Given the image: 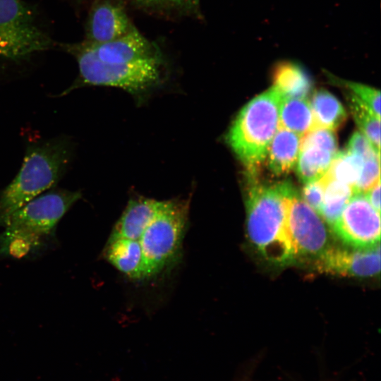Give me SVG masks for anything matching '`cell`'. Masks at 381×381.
Wrapping results in <instances>:
<instances>
[{"mask_svg": "<svg viewBox=\"0 0 381 381\" xmlns=\"http://www.w3.org/2000/svg\"><path fill=\"white\" fill-rule=\"evenodd\" d=\"M294 190L286 181L255 182L247 194L248 238L264 259L274 265H285L296 260L285 226L287 200Z\"/></svg>", "mask_w": 381, "mask_h": 381, "instance_id": "cell-1", "label": "cell"}, {"mask_svg": "<svg viewBox=\"0 0 381 381\" xmlns=\"http://www.w3.org/2000/svg\"><path fill=\"white\" fill-rule=\"evenodd\" d=\"M71 139L60 136L27 147L14 179L0 193V226L16 210L54 186L71 164Z\"/></svg>", "mask_w": 381, "mask_h": 381, "instance_id": "cell-2", "label": "cell"}, {"mask_svg": "<svg viewBox=\"0 0 381 381\" xmlns=\"http://www.w3.org/2000/svg\"><path fill=\"white\" fill-rule=\"evenodd\" d=\"M81 198L78 191L52 190L16 210L0 234V255L22 258L39 249L58 222Z\"/></svg>", "mask_w": 381, "mask_h": 381, "instance_id": "cell-3", "label": "cell"}, {"mask_svg": "<svg viewBox=\"0 0 381 381\" xmlns=\"http://www.w3.org/2000/svg\"><path fill=\"white\" fill-rule=\"evenodd\" d=\"M56 45L35 6L0 0V69L24 64Z\"/></svg>", "mask_w": 381, "mask_h": 381, "instance_id": "cell-4", "label": "cell"}, {"mask_svg": "<svg viewBox=\"0 0 381 381\" xmlns=\"http://www.w3.org/2000/svg\"><path fill=\"white\" fill-rule=\"evenodd\" d=\"M281 99L274 86L256 96L241 109L226 135L229 145L250 173L265 159L279 126Z\"/></svg>", "mask_w": 381, "mask_h": 381, "instance_id": "cell-5", "label": "cell"}, {"mask_svg": "<svg viewBox=\"0 0 381 381\" xmlns=\"http://www.w3.org/2000/svg\"><path fill=\"white\" fill-rule=\"evenodd\" d=\"M188 210V200H164L158 212L133 240L141 250L145 279L159 273L177 258Z\"/></svg>", "mask_w": 381, "mask_h": 381, "instance_id": "cell-6", "label": "cell"}, {"mask_svg": "<svg viewBox=\"0 0 381 381\" xmlns=\"http://www.w3.org/2000/svg\"><path fill=\"white\" fill-rule=\"evenodd\" d=\"M78 66V75L63 95L85 85L121 88L138 95L158 85L164 72L162 54L124 65H107L80 54H71Z\"/></svg>", "mask_w": 381, "mask_h": 381, "instance_id": "cell-7", "label": "cell"}, {"mask_svg": "<svg viewBox=\"0 0 381 381\" xmlns=\"http://www.w3.org/2000/svg\"><path fill=\"white\" fill-rule=\"evenodd\" d=\"M286 231L296 259L319 257L329 246V234L325 224L296 189L287 200Z\"/></svg>", "mask_w": 381, "mask_h": 381, "instance_id": "cell-8", "label": "cell"}, {"mask_svg": "<svg viewBox=\"0 0 381 381\" xmlns=\"http://www.w3.org/2000/svg\"><path fill=\"white\" fill-rule=\"evenodd\" d=\"M61 47L70 54H80L107 65L128 64L162 54L135 26L125 35L107 42L90 43L83 40Z\"/></svg>", "mask_w": 381, "mask_h": 381, "instance_id": "cell-9", "label": "cell"}, {"mask_svg": "<svg viewBox=\"0 0 381 381\" xmlns=\"http://www.w3.org/2000/svg\"><path fill=\"white\" fill-rule=\"evenodd\" d=\"M331 229L346 246L370 248L380 244V212L364 193H354Z\"/></svg>", "mask_w": 381, "mask_h": 381, "instance_id": "cell-10", "label": "cell"}, {"mask_svg": "<svg viewBox=\"0 0 381 381\" xmlns=\"http://www.w3.org/2000/svg\"><path fill=\"white\" fill-rule=\"evenodd\" d=\"M316 260L318 270L331 274L375 277L380 272V245L365 249L329 246Z\"/></svg>", "mask_w": 381, "mask_h": 381, "instance_id": "cell-11", "label": "cell"}, {"mask_svg": "<svg viewBox=\"0 0 381 381\" xmlns=\"http://www.w3.org/2000/svg\"><path fill=\"white\" fill-rule=\"evenodd\" d=\"M134 27L123 6L113 0H97L90 7L84 41L104 43L119 37Z\"/></svg>", "mask_w": 381, "mask_h": 381, "instance_id": "cell-12", "label": "cell"}, {"mask_svg": "<svg viewBox=\"0 0 381 381\" xmlns=\"http://www.w3.org/2000/svg\"><path fill=\"white\" fill-rule=\"evenodd\" d=\"M102 255L106 260L128 277L145 279L142 253L136 241L109 236Z\"/></svg>", "mask_w": 381, "mask_h": 381, "instance_id": "cell-13", "label": "cell"}, {"mask_svg": "<svg viewBox=\"0 0 381 381\" xmlns=\"http://www.w3.org/2000/svg\"><path fill=\"white\" fill-rule=\"evenodd\" d=\"M301 138L299 135L278 126L265 157L273 174L283 175L293 169L298 159Z\"/></svg>", "mask_w": 381, "mask_h": 381, "instance_id": "cell-14", "label": "cell"}, {"mask_svg": "<svg viewBox=\"0 0 381 381\" xmlns=\"http://www.w3.org/2000/svg\"><path fill=\"white\" fill-rule=\"evenodd\" d=\"M272 79L273 86L283 97L305 98L312 87L306 70L293 61L277 63L274 67Z\"/></svg>", "mask_w": 381, "mask_h": 381, "instance_id": "cell-15", "label": "cell"}, {"mask_svg": "<svg viewBox=\"0 0 381 381\" xmlns=\"http://www.w3.org/2000/svg\"><path fill=\"white\" fill-rule=\"evenodd\" d=\"M279 127L292 131L301 137L316 128L310 102L306 98L282 97Z\"/></svg>", "mask_w": 381, "mask_h": 381, "instance_id": "cell-16", "label": "cell"}, {"mask_svg": "<svg viewBox=\"0 0 381 381\" xmlns=\"http://www.w3.org/2000/svg\"><path fill=\"white\" fill-rule=\"evenodd\" d=\"M324 184V197L320 215L332 228L354 194L351 186L329 177H321Z\"/></svg>", "mask_w": 381, "mask_h": 381, "instance_id": "cell-17", "label": "cell"}, {"mask_svg": "<svg viewBox=\"0 0 381 381\" xmlns=\"http://www.w3.org/2000/svg\"><path fill=\"white\" fill-rule=\"evenodd\" d=\"M316 128L334 131L346 119V112L340 102L325 90L316 91L310 102Z\"/></svg>", "mask_w": 381, "mask_h": 381, "instance_id": "cell-18", "label": "cell"}, {"mask_svg": "<svg viewBox=\"0 0 381 381\" xmlns=\"http://www.w3.org/2000/svg\"><path fill=\"white\" fill-rule=\"evenodd\" d=\"M335 155L316 147L300 149L296 162L298 176L304 183L320 179L328 171Z\"/></svg>", "mask_w": 381, "mask_h": 381, "instance_id": "cell-19", "label": "cell"}, {"mask_svg": "<svg viewBox=\"0 0 381 381\" xmlns=\"http://www.w3.org/2000/svg\"><path fill=\"white\" fill-rule=\"evenodd\" d=\"M349 109L353 119L361 133L380 152V118L357 96L352 94L347 95Z\"/></svg>", "mask_w": 381, "mask_h": 381, "instance_id": "cell-20", "label": "cell"}, {"mask_svg": "<svg viewBox=\"0 0 381 381\" xmlns=\"http://www.w3.org/2000/svg\"><path fill=\"white\" fill-rule=\"evenodd\" d=\"M363 162V159L356 153L348 150L337 152L326 174L353 188L361 176Z\"/></svg>", "mask_w": 381, "mask_h": 381, "instance_id": "cell-21", "label": "cell"}, {"mask_svg": "<svg viewBox=\"0 0 381 381\" xmlns=\"http://www.w3.org/2000/svg\"><path fill=\"white\" fill-rule=\"evenodd\" d=\"M307 147H320L334 155L337 152V140L333 131L324 128H316L301 137L300 149Z\"/></svg>", "mask_w": 381, "mask_h": 381, "instance_id": "cell-22", "label": "cell"}, {"mask_svg": "<svg viewBox=\"0 0 381 381\" xmlns=\"http://www.w3.org/2000/svg\"><path fill=\"white\" fill-rule=\"evenodd\" d=\"M331 79L351 90L353 95L357 96L376 116L380 118V92L379 90L354 82L342 80L335 78Z\"/></svg>", "mask_w": 381, "mask_h": 381, "instance_id": "cell-23", "label": "cell"}, {"mask_svg": "<svg viewBox=\"0 0 381 381\" xmlns=\"http://www.w3.org/2000/svg\"><path fill=\"white\" fill-rule=\"evenodd\" d=\"M380 181V159L364 160L361 176L353 186L354 193H364Z\"/></svg>", "mask_w": 381, "mask_h": 381, "instance_id": "cell-24", "label": "cell"}, {"mask_svg": "<svg viewBox=\"0 0 381 381\" xmlns=\"http://www.w3.org/2000/svg\"><path fill=\"white\" fill-rule=\"evenodd\" d=\"M346 150L360 155L363 161L370 158L380 159V152L361 132L356 131L351 135Z\"/></svg>", "mask_w": 381, "mask_h": 381, "instance_id": "cell-25", "label": "cell"}, {"mask_svg": "<svg viewBox=\"0 0 381 381\" xmlns=\"http://www.w3.org/2000/svg\"><path fill=\"white\" fill-rule=\"evenodd\" d=\"M305 184L302 190V198L312 209L320 214L324 197V182L322 178H320L318 180Z\"/></svg>", "mask_w": 381, "mask_h": 381, "instance_id": "cell-26", "label": "cell"}, {"mask_svg": "<svg viewBox=\"0 0 381 381\" xmlns=\"http://www.w3.org/2000/svg\"><path fill=\"white\" fill-rule=\"evenodd\" d=\"M172 8L200 16V0H165Z\"/></svg>", "mask_w": 381, "mask_h": 381, "instance_id": "cell-27", "label": "cell"}, {"mask_svg": "<svg viewBox=\"0 0 381 381\" xmlns=\"http://www.w3.org/2000/svg\"><path fill=\"white\" fill-rule=\"evenodd\" d=\"M365 196L370 204L377 211L380 212V181L365 192Z\"/></svg>", "mask_w": 381, "mask_h": 381, "instance_id": "cell-28", "label": "cell"}, {"mask_svg": "<svg viewBox=\"0 0 381 381\" xmlns=\"http://www.w3.org/2000/svg\"><path fill=\"white\" fill-rule=\"evenodd\" d=\"M135 3L147 7L155 6L162 3L165 2V0H133Z\"/></svg>", "mask_w": 381, "mask_h": 381, "instance_id": "cell-29", "label": "cell"}, {"mask_svg": "<svg viewBox=\"0 0 381 381\" xmlns=\"http://www.w3.org/2000/svg\"><path fill=\"white\" fill-rule=\"evenodd\" d=\"M73 1H74L75 2H81V1H83V0H73Z\"/></svg>", "mask_w": 381, "mask_h": 381, "instance_id": "cell-30", "label": "cell"}]
</instances>
